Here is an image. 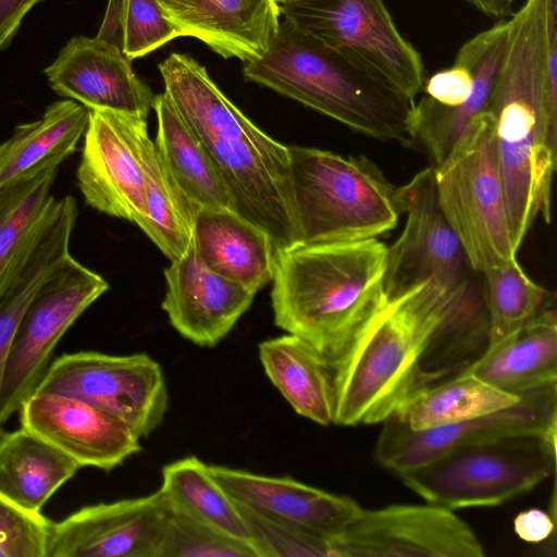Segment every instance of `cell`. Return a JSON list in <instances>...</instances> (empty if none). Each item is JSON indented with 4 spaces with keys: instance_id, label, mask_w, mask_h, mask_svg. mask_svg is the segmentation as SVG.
Here are the masks:
<instances>
[{
    "instance_id": "cell-1",
    "label": "cell",
    "mask_w": 557,
    "mask_h": 557,
    "mask_svg": "<svg viewBox=\"0 0 557 557\" xmlns=\"http://www.w3.org/2000/svg\"><path fill=\"white\" fill-rule=\"evenodd\" d=\"M453 324L488 332L460 318L446 293L431 281L384 299L331 368L333 423L383 422L418 392L467 371L475 357Z\"/></svg>"
},
{
    "instance_id": "cell-2",
    "label": "cell",
    "mask_w": 557,
    "mask_h": 557,
    "mask_svg": "<svg viewBox=\"0 0 557 557\" xmlns=\"http://www.w3.org/2000/svg\"><path fill=\"white\" fill-rule=\"evenodd\" d=\"M487 111L494 122L516 251L536 216L552 219L557 159V0H527L508 20Z\"/></svg>"
},
{
    "instance_id": "cell-3",
    "label": "cell",
    "mask_w": 557,
    "mask_h": 557,
    "mask_svg": "<svg viewBox=\"0 0 557 557\" xmlns=\"http://www.w3.org/2000/svg\"><path fill=\"white\" fill-rule=\"evenodd\" d=\"M165 90L209 154L234 211L261 227L275 251L298 242L287 146L256 126L188 54L161 64Z\"/></svg>"
},
{
    "instance_id": "cell-4",
    "label": "cell",
    "mask_w": 557,
    "mask_h": 557,
    "mask_svg": "<svg viewBox=\"0 0 557 557\" xmlns=\"http://www.w3.org/2000/svg\"><path fill=\"white\" fill-rule=\"evenodd\" d=\"M386 258L377 238L296 243L275 251V324L333 368L384 301Z\"/></svg>"
},
{
    "instance_id": "cell-5",
    "label": "cell",
    "mask_w": 557,
    "mask_h": 557,
    "mask_svg": "<svg viewBox=\"0 0 557 557\" xmlns=\"http://www.w3.org/2000/svg\"><path fill=\"white\" fill-rule=\"evenodd\" d=\"M243 74L364 136L409 143L413 100L285 20L265 53L244 62Z\"/></svg>"
},
{
    "instance_id": "cell-6",
    "label": "cell",
    "mask_w": 557,
    "mask_h": 557,
    "mask_svg": "<svg viewBox=\"0 0 557 557\" xmlns=\"http://www.w3.org/2000/svg\"><path fill=\"white\" fill-rule=\"evenodd\" d=\"M297 243L376 238L395 228L396 189L364 156L287 146Z\"/></svg>"
},
{
    "instance_id": "cell-7",
    "label": "cell",
    "mask_w": 557,
    "mask_h": 557,
    "mask_svg": "<svg viewBox=\"0 0 557 557\" xmlns=\"http://www.w3.org/2000/svg\"><path fill=\"white\" fill-rule=\"evenodd\" d=\"M396 196L406 224L387 248L384 299L431 281L446 293L460 318L490 327L483 275L471 264L441 209L433 166L398 187Z\"/></svg>"
},
{
    "instance_id": "cell-8",
    "label": "cell",
    "mask_w": 557,
    "mask_h": 557,
    "mask_svg": "<svg viewBox=\"0 0 557 557\" xmlns=\"http://www.w3.org/2000/svg\"><path fill=\"white\" fill-rule=\"evenodd\" d=\"M556 434L555 429L459 446L398 475L428 503L440 507L497 506L554 474Z\"/></svg>"
},
{
    "instance_id": "cell-9",
    "label": "cell",
    "mask_w": 557,
    "mask_h": 557,
    "mask_svg": "<svg viewBox=\"0 0 557 557\" xmlns=\"http://www.w3.org/2000/svg\"><path fill=\"white\" fill-rule=\"evenodd\" d=\"M433 169L441 209L473 268L482 273L515 259L494 122L487 110Z\"/></svg>"
},
{
    "instance_id": "cell-10",
    "label": "cell",
    "mask_w": 557,
    "mask_h": 557,
    "mask_svg": "<svg viewBox=\"0 0 557 557\" xmlns=\"http://www.w3.org/2000/svg\"><path fill=\"white\" fill-rule=\"evenodd\" d=\"M278 8L294 27L358 60L416 101L424 65L383 0H288Z\"/></svg>"
},
{
    "instance_id": "cell-11",
    "label": "cell",
    "mask_w": 557,
    "mask_h": 557,
    "mask_svg": "<svg viewBox=\"0 0 557 557\" xmlns=\"http://www.w3.org/2000/svg\"><path fill=\"white\" fill-rule=\"evenodd\" d=\"M508 20H500L466 41L454 64L424 81V96L413 104L409 143L440 164L471 122L487 110L507 46Z\"/></svg>"
},
{
    "instance_id": "cell-12",
    "label": "cell",
    "mask_w": 557,
    "mask_h": 557,
    "mask_svg": "<svg viewBox=\"0 0 557 557\" xmlns=\"http://www.w3.org/2000/svg\"><path fill=\"white\" fill-rule=\"evenodd\" d=\"M108 288L101 275L72 256L41 286L22 315L11 343L0 388L3 423L35 392L65 332Z\"/></svg>"
},
{
    "instance_id": "cell-13",
    "label": "cell",
    "mask_w": 557,
    "mask_h": 557,
    "mask_svg": "<svg viewBox=\"0 0 557 557\" xmlns=\"http://www.w3.org/2000/svg\"><path fill=\"white\" fill-rule=\"evenodd\" d=\"M35 392L63 394L98 406L124 420L139 437L152 433L169 408L163 370L145 352L64 354L50 363Z\"/></svg>"
},
{
    "instance_id": "cell-14",
    "label": "cell",
    "mask_w": 557,
    "mask_h": 557,
    "mask_svg": "<svg viewBox=\"0 0 557 557\" xmlns=\"http://www.w3.org/2000/svg\"><path fill=\"white\" fill-rule=\"evenodd\" d=\"M77 183L88 206L136 223L147 209L146 117L88 109Z\"/></svg>"
},
{
    "instance_id": "cell-15",
    "label": "cell",
    "mask_w": 557,
    "mask_h": 557,
    "mask_svg": "<svg viewBox=\"0 0 557 557\" xmlns=\"http://www.w3.org/2000/svg\"><path fill=\"white\" fill-rule=\"evenodd\" d=\"M338 557H483L472 529L433 504L361 508L334 540Z\"/></svg>"
},
{
    "instance_id": "cell-16",
    "label": "cell",
    "mask_w": 557,
    "mask_h": 557,
    "mask_svg": "<svg viewBox=\"0 0 557 557\" xmlns=\"http://www.w3.org/2000/svg\"><path fill=\"white\" fill-rule=\"evenodd\" d=\"M382 423L374 456L398 474L459 446L557 429V383L521 393L516 404L462 422L420 431L410 430L394 416Z\"/></svg>"
},
{
    "instance_id": "cell-17",
    "label": "cell",
    "mask_w": 557,
    "mask_h": 557,
    "mask_svg": "<svg viewBox=\"0 0 557 557\" xmlns=\"http://www.w3.org/2000/svg\"><path fill=\"white\" fill-rule=\"evenodd\" d=\"M170 512L160 488L85 506L51 522L45 557H158Z\"/></svg>"
},
{
    "instance_id": "cell-18",
    "label": "cell",
    "mask_w": 557,
    "mask_h": 557,
    "mask_svg": "<svg viewBox=\"0 0 557 557\" xmlns=\"http://www.w3.org/2000/svg\"><path fill=\"white\" fill-rule=\"evenodd\" d=\"M17 412L22 428L81 468L110 471L141 450L139 435L124 420L72 396L34 392Z\"/></svg>"
},
{
    "instance_id": "cell-19",
    "label": "cell",
    "mask_w": 557,
    "mask_h": 557,
    "mask_svg": "<svg viewBox=\"0 0 557 557\" xmlns=\"http://www.w3.org/2000/svg\"><path fill=\"white\" fill-rule=\"evenodd\" d=\"M162 308L172 326L201 347H213L250 307L255 292L210 270L194 238L186 252L164 270Z\"/></svg>"
},
{
    "instance_id": "cell-20",
    "label": "cell",
    "mask_w": 557,
    "mask_h": 557,
    "mask_svg": "<svg viewBox=\"0 0 557 557\" xmlns=\"http://www.w3.org/2000/svg\"><path fill=\"white\" fill-rule=\"evenodd\" d=\"M51 88L87 109H108L148 116L154 96L115 47L78 36L45 70Z\"/></svg>"
},
{
    "instance_id": "cell-21",
    "label": "cell",
    "mask_w": 557,
    "mask_h": 557,
    "mask_svg": "<svg viewBox=\"0 0 557 557\" xmlns=\"http://www.w3.org/2000/svg\"><path fill=\"white\" fill-rule=\"evenodd\" d=\"M210 471L237 504L333 540L361 509L348 496L332 494L290 478L211 465Z\"/></svg>"
},
{
    "instance_id": "cell-22",
    "label": "cell",
    "mask_w": 557,
    "mask_h": 557,
    "mask_svg": "<svg viewBox=\"0 0 557 557\" xmlns=\"http://www.w3.org/2000/svg\"><path fill=\"white\" fill-rule=\"evenodd\" d=\"M180 36L201 40L225 59H260L280 27L274 0H158Z\"/></svg>"
},
{
    "instance_id": "cell-23",
    "label": "cell",
    "mask_w": 557,
    "mask_h": 557,
    "mask_svg": "<svg viewBox=\"0 0 557 557\" xmlns=\"http://www.w3.org/2000/svg\"><path fill=\"white\" fill-rule=\"evenodd\" d=\"M196 250L216 274L257 293L273 280L275 248L269 234L231 209L196 210Z\"/></svg>"
},
{
    "instance_id": "cell-24",
    "label": "cell",
    "mask_w": 557,
    "mask_h": 557,
    "mask_svg": "<svg viewBox=\"0 0 557 557\" xmlns=\"http://www.w3.org/2000/svg\"><path fill=\"white\" fill-rule=\"evenodd\" d=\"M467 371L500 391L517 395L556 384V305L488 346Z\"/></svg>"
},
{
    "instance_id": "cell-25",
    "label": "cell",
    "mask_w": 557,
    "mask_h": 557,
    "mask_svg": "<svg viewBox=\"0 0 557 557\" xmlns=\"http://www.w3.org/2000/svg\"><path fill=\"white\" fill-rule=\"evenodd\" d=\"M88 117L85 106L61 100L50 104L39 120L16 126L0 144V189L58 169L75 151Z\"/></svg>"
},
{
    "instance_id": "cell-26",
    "label": "cell",
    "mask_w": 557,
    "mask_h": 557,
    "mask_svg": "<svg viewBox=\"0 0 557 557\" xmlns=\"http://www.w3.org/2000/svg\"><path fill=\"white\" fill-rule=\"evenodd\" d=\"M259 359L269 380L298 414L321 425L333 423L331 369L312 345L287 333L260 343Z\"/></svg>"
},
{
    "instance_id": "cell-27",
    "label": "cell",
    "mask_w": 557,
    "mask_h": 557,
    "mask_svg": "<svg viewBox=\"0 0 557 557\" xmlns=\"http://www.w3.org/2000/svg\"><path fill=\"white\" fill-rule=\"evenodd\" d=\"M81 466L24 428L0 434V494L40 512L51 496Z\"/></svg>"
},
{
    "instance_id": "cell-28",
    "label": "cell",
    "mask_w": 557,
    "mask_h": 557,
    "mask_svg": "<svg viewBox=\"0 0 557 557\" xmlns=\"http://www.w3.org/2000/svg\"><path fill=\"white\" fill-rule=\"evenodd\" d=\"M156 147L181 190L197 208L231 209L232 199L209 154L165 92L154 96Z\"/></svg>"
},
{
    "instance_id": "cell-29",
    "label": "cell",
    "mask_w": 557,
    "mask_h": 557,
    "mask_svg": "<svg viewBox=\"0 0 557 557\" xmlns=\"http://www.w3.org/2000/svg\"><path fill=\"white\" fill-rule=\"evenodd\" d=\"M58 169L0 189V294L53 218L51 194Z\"/></svg>"
},
{
    "instance_id": "cell-30",
    "label": "cell",
    "mask_w": 557,
    "mask_h": 557,
    "mask_svg": "<svg viewBox=\"0 0 557 557\" xmlns=\"http://www.w3.org/2000/svg\"><path fill=\"white\" fill-rule=\"evenodd\" d=\"M160 490L171 509L256 547L238 504L214 479L210 465L195 456L168 463Z\"/></svg>"
},
{
    "instance_id": "cell-31",
    "label": "cell",
    "mask_w": 557,
    "mask_h": 557,
    "mask_svg": "<svg viewBox=\"0 0 557 557\" xmlns=\"http://www.w3.org/2000/svg\"><path fill=\"white\" fill-rule=\"evenodd\" d=\"M519 399L520 394L500 391L466 371L418 392L392 416L420 431L488 414Z\"/></svg>"
},
{
    "instance_id": "cell-32",
    "label": "cell",
    "mask_w": 557,
    "mask_h": 557,
    "mask_svg": "<svg viewBox=\"0 0 557 557\" xmlns=\"http://www.w3.org/2000/svg\"><path fill=\"white\" fill-rule=\"evenodd\" d=\"M147 209L135 223L173 261L193 239L194 206L175 182L152 140L145 156Z\"/></svg>"
},
{
    "instance_id": "cell-33",
    "label": "cell",
    "mask_w": 557,
    "mask_h": 557,
    "mask_svg": "<svg viewBox=\"0 0 557 557\" xmlns=\"http://www.w3.org/2000/svg\"><path fill=\"white\" fill-rule=\"evenodd\" d=\"M482 275L490 324L488 346L556 305L555 295L531 280L516 258L485 270Z\"/></svg>"
},
{
    "instance_id": "cell-34",
    "label": "cell",
    "mask_w": 557,
    "mask_h": 557,
    "mask_svg": "<svg viewBox=\"0 0 557 557\" xmlns=\"http://www.w3.org/2000/svg\"><path fill=\"white\" fill-rule=\"evenodd\" d=\"M99 39L115 47L129 61L180 37L158 0H108Z\"/></svg>"
},
{
    "instance_id": "cell-35",
    "label": "cell",
    "mask_w": 557,
    "mask_h": 557,
    "mask_svg": "<svg viewBox=\"0 0 557 557\" xmlns=\"http://www.w3.org/2000/svg\"><path fill=\"white\" fill-rule=\"evenodd\" d=\"M171 508V507H170ZM259 557L256 547L171 509L158 557Z\"/></svg>"
},
{
    "instance_id": "cell-36",
    "label": "cell",
    "mask_w": 557,
    "mask_h": 557,
    "mask_svg": "<svg viewBox=\"0 0 557 557\" xmlns=\"http://www.w3.org/2000/svg\"><path fill=\"white\" fill-rule=\"evenodd\" d=\"M238 507L260 557H338L333 539Z\"/></svg>"
},
{
    "instance_id": "cell-37",
    "label": "cell",
    "mask_w": 557,
    "mask_h": 557,
    "mask_svg": "<svg viewBox=\"0 0 557 557\" xmlns=\"http://www.w3.org/2000/svg\"><path fill=\"white\" fill-rule=\"evenodd\" d=\"M51 522L0 494V557H45Z\"/></svg>"
},
{
    "instance_id": "cell-38",
    "label": "cell",
    "mask_w": 557,
    "mask_h": 557,
    "mask_svg": "<svg viewBox=\"0 0 557 557\" xmlns=\"http://www.w3.org/2000/svg\"><path fill=\"white\" fill-rule=\"evenodd\" d=\"M552 511L542 509H528L517 515L513 520V529L517 535L529 543H541L554 534L556 521L555 491L552 497Z\"/></svg>"
},
{
    "instance_id": "cell-39",
    "label": "cell",
    "mask_w": 557,
    "mask_h": 557,
    "mask_svg": "<svg viewBox=\"0 0 557 557\" xmlns=\"http://www.w3.org/2000/svg\"><path fill=\"white\" fill-rule=\"evenodd\" d=\"M42 0H0V51L9 46L23 17Z\"/></svg>"
},
{
    "instance_id": "cell-40",
    "label": "cell",
    "mask_w": 557,
    "mask_h": 557,
    "mask_svg": "<svg viewBox=\"0 0 557 557\" xmlns=\"http://www.w3.org/2000/svg\"><path fill=\"white\" fill-rule=\"evenodd\" d=\"M476 9L491 17L503 20L504 17L511 16V5L507 0H468Z\"/></svg>"
},
{
    "instance_id": "cell-41",
    "label": "cell",
    "mask_w": 557,
    "mask_h": 557,
    "mask_svg": "<svg viewBox=\"0 0 557 557\" xmlns=\"http://www.w3.org/2000/svg\"><path fill=\"white\" fill-rule=\"evenodd\" d=\"M274 1H275L277 4H282V3H284V2H286V1H288V0H274Z\"/></svg>"
},
{
    "instance_id": "cell-42",
    "label": "cell",
    "mask_w": 557,
    "mask_h": 557,
    "mask_svg": "<svg viewBox=\"0 0 557 557\" xmlns=\"http://www.w3.org/2000/svg\"><path fill=\"white\" fill-rule=\"evenodd\" d=\"M515 0H507V2L511 5Z\"/></svg>"
}]
</instances>
